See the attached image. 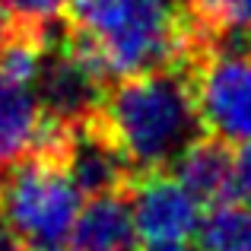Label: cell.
Returning <instances> with one entry per match:
<instances>
[{
	"label": "cell",
	"mask_w": 251,
	"mask_h": 251,
	"mask_svg": "<svg viewBox=\"0 0 251 251\" xmlns=\"http://www.w3.org/2000/svg\"><path fill=\"white\" fill-rule=\"evenodd\" d=\"M64 29L108 83L156 67H188L197 51L188 0H70Z\"/></svg>",
	"instance_id": "6da1fadb"
},
{
	"label": "cell",
	"mask_w": 251,
	"mask_h": 251,
	"mask_svg": "<svg viewBox=\"0 0 251 251\" xmlns=\"http://www.w3.org/2000/svg\"><path fill=\"white\" fill-rule=\"evenodd\" d=\"M92 121L134 175L169 169L175 156L203 134L188 67H156L108 83Z\"/></svg>",
	"instance_id": "7a4b0ae2"
},
{
	"label": "cell",
	"mask_w": 251,
	"mask_h": 251,
	"mask_svg": "<svg viewBox=\"0 0 251 251\" xmlns=\"http://www.w3.org/2000/svg\"><path fill=\"white\" fill-rule=\"evenodd\" d=\"M83 191L61 159L25 153L0 175V213L23 251H70Z\"/></svg>",
	"instance_id": "3957f363"
},
{
	"label": "cell",
	"mask_w": 251,
	"mask_h": 251,
	"mask_svg": "<svg viewBox=\"0 0 251 251\" xmlns=\"http://www.w3.org/2000/svg\"><path fill=\"white\" fill-rule=\"evenodd\" d=\"M188 76L203 134L229 147L251 143V38L197 25Z\"/></svg>",
	"instance_id": "277c9868"
},
{
	"label": "cell",
	"mask_w": 251,
	"mask_h": 251,
	"mask_svg": "<svg viewBox=\"0 0 251 251\" xmlns=\"http://www.w3.org/2000/svg\"><path fill=\"white\" fill-rule=\"evenodd\" d=\"M134 216V229L143 242L191 239L201 223V201L166 169L137 172L124 188Z\"/></svg>",
	"instance_id": "5b68a950"
},
{
	"label": "cell",
	"mask_w": 251,
	"mask_h": 251,
	"mask_svg": "<svg viewBox=\"0 0 251 251\" xmlns=\"http://www.w3.org/2000/svg\"><path fill=\"white\" fill-rule=\"evenodd\" d=\"M61 162L76 181V188L83 191V197L124 191L134 178L130 166L121 159V153L108 143V137L99 130V124L92 118L70 127Z\"/></svg>",
	"instance_id": "8992f818"
},
{
	"label": "cell",
	"mask_w": 251,
	"mask_h": 251,
	"mask_svg": "<svg viewBox=\"0 0 251 251\" xmlns=\"http://www.w3.org/2000/svg\"><path fill=\"white\" fill-rule=\"evenodd\" d=\"M169 172L201 203H220L235 197V153L220 137L201 134L175 156Z\"/></svg>",
	"instance_id": "52a82bcc"
},
{
	"label": "cell",
	"mask_w": 251,
	"mask_h": 251,
	"mask_svg": "<svg viewBox=\"0 0 251 251\" xmlns=\"http://www.w3.org/2000/svg\"><path fill=\"white\" fill-rule=\"evenodd\" d=\"M137 229L124 191L86 197L74 226L70 251H134Z\"/></svg>",
	"instance_id": "ba28073f"
},
{
	"label": "cell",
	"mask_w": 251,
	"mask_h": 251,
	"mask_svg": "<svg viewBox=\"0 0 251 251\" xmlns=\"http://www.w3.org/2000/svg\"><path fill=\"white\" fill-rule=\"evenodd\" d=\"M42 124V105L32 86L0 76V162H13L32 150Z\"/></svg>",
	"instance_id": "9c48e42d"
},
{
	"label": "cell",
	"mask_w": 251,
	"mask_h": 251,
	"mask_svg": "<svg viewBox=\"0 0 251 251\" xmlns=\"http://www.w3.org/2000/svg\"><path fill=\"white\" fill-rule=\"evenodd\" d=\"M194 235L201 251H251V207L242 201L210 203Z\"/></svg>",
	"instance_id": "30bf717a"
},
{
	"label": "cell",
	"mask_w": 251,
	"mask_h": 251,
	"mask_svg": "<svg viewBox=\"0 0 251 251\" xmlns=\"http://www.w3.org/2000/svg\"><path fill=\"white\" fill-rule=\"evenodd\" d=\"M188 10L203 32L251 38V0H188Z\"/></svg>",
	"instance_id": "8fae6325"
},
{
	"label": "cell",
	"mask_w": 251,
	"mask_h": 251,
	"mask_svg": "<svg viewBox=\"0 0 251 251\" xmlns=\"http://www.w3.org/2000/svg\"><path fill=\"white\" fill-rule=\"evenodd\" d=\"M70 0H0V13L13 25L29 29H54L64 23Z\"/></svg>",
	"instance_id": "7c38bea8"
},
{
	"label": "cell",
	"mask_w": 251,
	"mask_h": 251,
	"mask_svg": "<svg viewBox=\"0 0 251 251\" xmlns=\"http://www.w3.org/2000/svg\"><path fill=\"white\" fill-rule=\"evenodd\" d=\"M235 201L251 207V143H242L235 153Z\"/></svg>",
	"instance_id": "4fadbf2b"
},
{
	"label": "cell",
	"mask_w": 251,
	"mask_h": 251,
	"mask_svg": "<svg viewBox=\"0 0 251 251\" xmlns=\"http://www.w3.org/2000/svg\"><path fill=\"white\" fill-rule=\"evenodd\" d=\"M143 251H201V248L188 245V239H178V242H147Z\"/></svg>",
	"instance_id": "5bb4252c"
},
{
	"label": "cell",
	"mask_w": 251,
	"mask_h": 251,
	"mask_svg": "<svg viewBox=\"0 0 251 251\" xmlns=\"http://www.w3.org/2000/svg\"><path fill=\"white\" fill-rule=\"evenodd\" d=\"M0 251H23L19 242H16V235H13V229L6 226L3 213H0Z\"/></svg>",
	"instance_id": "9a60e30c"
},
{
	"label": "cell",
	"mask_w": 251,
	"mask_h": 251,
	"mask_svg": "<svg viewBox=\"0 0 251 251\" xmlns=\"http://www.w3.org/2000/svg\"><path fill=\"white\" fill-rule=\"evenodd\" d=\"M10 25H13V23H10V19H6V16H3V13H0V38H3V35H6V29H10Z\"/></svg>",
	"instance_id": "2e32d148"
}]
</instances>
